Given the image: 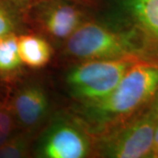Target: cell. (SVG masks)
I'll return each instance as SVG.
<instances>
[{
	"mask_svg": "<svg viewBox=\"0 0 158 158\" xmlns=\"http://www.w3.org/2000/svg\"><path fill=\"white\" fill-rule=\"evenodd\" d=\"M158 90V65L137 62L115 89L99 101L85 105L87 122L98 131L121 124L149 106Z\"/></svg>",
	"mask_w": 158,
	"mask_h": 158,
	"instance_id": "6da1fadb",
	"label": "cell"
},
{
	"mask_svg": "<svg viewBox=\"0 0 158 158\" xmlns=\"http://www.w3.org/2000/svg\"><path fill=\"white\" fill-rule=\"evenodd\" d=\"M156 119L148 108L126 120L102 141V155L112 158L150 157Z\"/></svg>",
	"mask_w": 158,
	"mask_h": 158,
	"instance_id": "277c9868",
	"label": "cell"
},
{
	"mask_svg": "<svg viewBox=\"0 0 158 158\" xmlns=\"http://www.w3.org/2000/svg\"><path fill=\"white\" fill-rule=\"evenodd\" d=\"M18 47L21 62L30 68H42L50 62L52 48L41 36L23 34L18 37Z\"/></svg>",
	"mask_w": 158,
	"mask_h": 158,
	"instance_id": "9c48e42d",
	"label": "cell"
},
{
	"mask_svg": "<svg viewBox=\"0 0 158 158\" xmlns=\"http://www.w3.org/2000/svg\"><path fill=\"white\" fill-rule=\"evenodd\" d=\"M135 59L90 60L74 67L66 77L69 92L84 105L108 96L135 62Z\"/></svg>",
	"mask_w": 158,
	"mask_h": 158,
	"instance_id": "3957f363",
	"label": "cell"
},
{
	"mask_svg": "<svg viewBox=\"0 0 158 158\" xmlns=\"http://www.w3.org/2000/svg\"><path fill=\"white\" fill-rule=\"evenodd\" d=\"M15 25V19L10 8L0 0V37L13 33Z\"/></svg>",
	"mask_w": 158,
	"mask_h": 158,
	"instance_id": "4fadbf2b",
	"label": "cell"
},
{
	"mask_svg": "<svg viewBox=\"0 0 158 158\" xmlns=\"http://www.w3.org/2000/svg\"><path fill=\"white\" fill-rule=\"evenodd\" d=\"M123 29L135 40L141 62L158 65V0H117Z\"/></svg>",
	"mask_w": 158,
	"mask_h": 158,
	"instance_id": "5b68a950",
	"label": "cell"
},
{
	"mask_svg": "<svg viewBox=\"0 0 158 158\" xmlns=\"http://www.w3.org/2000/svg\"><path fill=\"white\" fill-rule=\"evenodd\" d=\"M150 157L158 158V117L156 119V124L155 128V134H154V141H153L152 152Z\"/></svg>",
	"mask_w": 158,
	"mask_h": 158,
	"instance_id": "5bb4252c",
	"label": "cell"
},
{
	"mask_svg": "<svg viewBox=\"0 0 158 158\" xmlns=\"http://www.w3.org/2000/svg\"><path fill=\"white\" fill-rule=\"evenodd\" d=\"M148 108L152 111L153 113L156 114V116L158 117V90L156 92L155 96L153 98L152 101L149 104V106Z\"/></svg>",
	"mask_w": 158,
	"mask_h": 158,
	"instance_id": "9a60e30c",
	"label": "cell"
},
{
	"mask_svg": "<svg viewBox=\"0 0 158 158\" xmlns=\"http://www.w3.org/2000/svg\"><path fill=\"white\" fill-rule=\"evenodd\" d=\"M19 4H21V5H25V4H27V2H29L30 0H16Z\"/></svg>",
	"mask_w": 158,
	"mask_h": 158,
	"instance_id": "2e32d148",
	"label": "cell"
},
{
	"mask_svg": "<svg viewBox=\"0 0 158 158\" xmlns=\"http://www.w3.org/2000/svg\"><path fill=\"white\" fill-rule=\"evenodd\" d=\"M21 64L17 36L11 33L0 37V72L15 71Z\"/></svg>",
	"mask_w": 158,
	"mask_h": 158,
	"instance_id": "30bf717a",
	"label": "cell"
},
{
	"mask_svg": "<svg viewBox=\"0 0 158 158\" xmlns=\"http://www.w3.org/2000/svg\"><path fill=\"white\" fill-rule=\"evenodd\" d=\"M10 106L17 124L30 131L44 120L49 104L46 92L40 85H27L15 93Z\"/></svg>",
	"mask_w": 158,
	"mask_h": 158,
	"instance_id": "ba28073f",
	"label": "cell"
},
{
	"mask_svg": "<svg viewBox=\"0 0 158 158\" xmlns=\"http://www.w3.org/2000/svg\"><path fill=\"white\" fill-rule=\"evenodd\" d=\"M37 22L55 40H66L85 21L84 11L67 0H48L40 5Z\"/></svg>",
	"mask_w": 158,
	"mask_h": 158,
	"instance_id": "52a82bcc",
	"label": "cell"
},
{
	"mask_svg": "<svg viewBox=\"0 0 158 158\" xmlns=\"http://www.w3.org/2000/svg\"><path fill=\"white\" fill-rule=\"evenodd\" d=\"M65 52L81 61L135 59L141 62L139 48L129 31L87 21L65 40Z\"/></svg>",
	"mask_w": 158,
	"mask_h": 158,
	"instance_id": "7a4b0ae2",
	"label": "cell"
},
{
	"mask_svg": "<svg viewBox=\"0 0 158 158\" xmlns=\"http://www.w3.org/2000/svg\"><path fill=\"white\" fill-rule=\"evenodd\" d=\"M30 137L27 133L13 135L0 146V158H20L27 156Z\"/></svg>",
	"mask_w": 158,
	"mask_h": 158,
	"instance_id": "8fae6325",
	"label": "cell"
},
{
	"mask_svg": "<svg viewBox=\"0 0 158 158\" xmlns=\"http://www.w3.org/2000/svg\"><path fill=\"white\" fill-rule=\"evenodd\" d=\"M16 124L11 106L0 103V146L13 135Z\"/></svg>",
	"mask_w": 158,
	"mask_h": 158,
	"instance_id": "7c38bea8",
	"label": "cell"
},
{
	"mask_svg": "<svg viewBox=\"0 0 158 158\" xmlns=\"http://www.w3.org/2000/svg\"><path fill=\"white\" fill-rule=\"evenodd\" d=\"M90 149V141L84 130L72 122L60 119L41 136L36 154L43 158H83Z\"/></svg>",
	"mask_w": 158,
	"mask_h": 158,
	"instance_id": "8992f818",
	"label": "cell"
}]
</instances>
